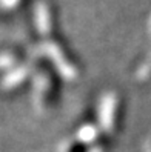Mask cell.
Masks as SVG:
<instances>
[{"instance_id": "cell-1", "label": "cell", "mask_w": 151, "mask_h": 152, "mask_svg": "<svg viewBox=\"0 0 151 152\" xmlns=\"http://www.w3.org/2000/svg\"><path fill=\"white\" fill-rule=\"evenodd\" d=\"M35 28H37L42 43L45 45V49L48 56L62 66L63 74L68 77H73L77 72V68L74 61L66 54V49L62 46V42L57 39V22H56V12L51 0H37L35 3Z\"/></svg>"}, {"instance_id": "cell-3", "label": "cell", "mask_w": 151, "mask_h": 152, "mask_svg": "<svg viewBox=\"0 0 151 152\" xmlns=\"http://www.w3.org/2000/svg\"><path fill=\"white\" fill-rule=\"evenodd\" d=\"M23 3V0H0V10L14 11Z\"/></svg>"}, {"instance_id": "cell-2", "label": "cell", "mask_w": 151, "mask_h": 152, "mask_svg": "<svg viewBox=\"0 0 151 152\" xmlns=\"http://www.w3.org/2000/svg\"><path fill=\"white\" fill-rule=\"evenodd\" d=\"M119 108L120 102L114 94H110L102 103V120L108 126V131H116L119 126Z\"/></svg>"}]
</instances>
